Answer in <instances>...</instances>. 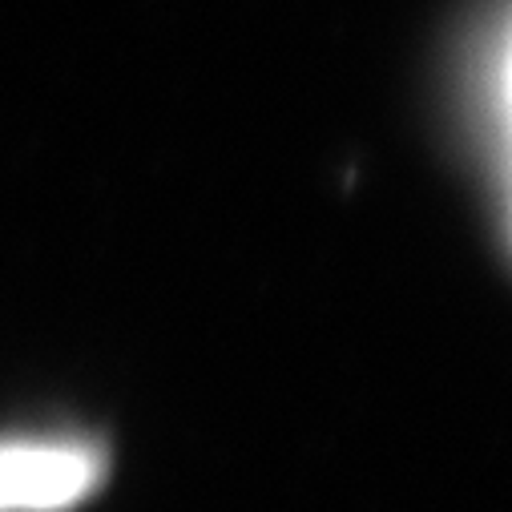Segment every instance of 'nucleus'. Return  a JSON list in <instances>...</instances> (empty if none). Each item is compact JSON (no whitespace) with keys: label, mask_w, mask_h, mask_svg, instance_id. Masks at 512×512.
<instances>
[{"label":"nucleus","mask_w":512,"mask_h":512,"mask_svg":"<svg viewBox=\"0 0 512 512\" xmlns=\"http://www.w3.org/2000/svg\"><path fill=\"white\" fill-rule=\"evenodd\" d=\"M101 476L105 456L89 440H0V512H65Z\"/></svg>","instance_id":"f257e3e1"}]
</instances>
